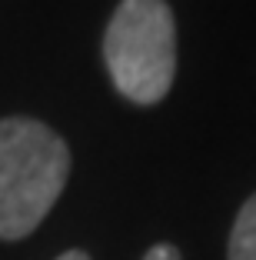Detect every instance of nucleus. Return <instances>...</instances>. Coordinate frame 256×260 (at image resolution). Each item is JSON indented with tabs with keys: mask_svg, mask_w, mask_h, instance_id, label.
Instances as JSON below:
<instances>
[{
	"mask_svg": "<svg viewBox=\"0 0 256 260\" xmlns=\"http://www.w3.org/2000/svg\"><path fill=\"white\" fill-rule=\"evenodd\" d=\"M103 60L123 100L150 107L176 77V23L166 0H120L103 34Z\"/></svg>",
	"mask_w": 256,
	"mask_h": 260,
	"instance_id": "2",
	"label": "nucleus"
},
{
	"mask_svg": "<svg viewBox=\"0 0 256 260\" xmlns=\"http://www.w3.org/2000/svg\"><path fill=\"white\" fill-rule=\"evenodd\" d=\"M143 260H183V257H180V250H176L173 244H157V247L147 250Z\"/></svg>",
	"mask_w": 256,
	"mask_h": 260,
	"instance_id": "4",
	"label": "nucleus"
},
{
	"mask_svg": "<svg viewBox=\"0 0 256 260\" xmlns=\"http://www.w3.org/2000/svg\"><path fill=\"white\" fill-rule=\"evenodd\" d=\"M57 260H90V257H87L83 250H67V253H60Z\"/></svg>",
	"mask_w": 256,
	"mask_h": 260,
	"instance_id": "5",
	"label": "nucleus"
},
{
	"mask_svg": "<svg viewBox=\"0 0 256 260\" xmlns=\"http://www.w3.org/2000/svg\"><path fill=\"white\" fill-rule=\"evenodd\" d=\"M226 260H256V193L240 207L233 220Z\"/></svg>",
	"mask_w": 256,
	"mask_h": 260,
	"instance_id": "3",
	"label": "nucleus"
},
{
	"mask_svg": "<svg viewBox=\"0 0 256 260\" xmlns=\"http://www.w3.org/2000/svg\"><path fill=\"white\" fill-rule=\"evenodd\" d=\"M70 177L60 134L30 117L0 120V240H20L40 227Z\"/></svg>",
	"mask_w": 256,
	"mask_h": 260,
	"instance_id": "1",
	"label": "nucleus"
}]
</instances>
